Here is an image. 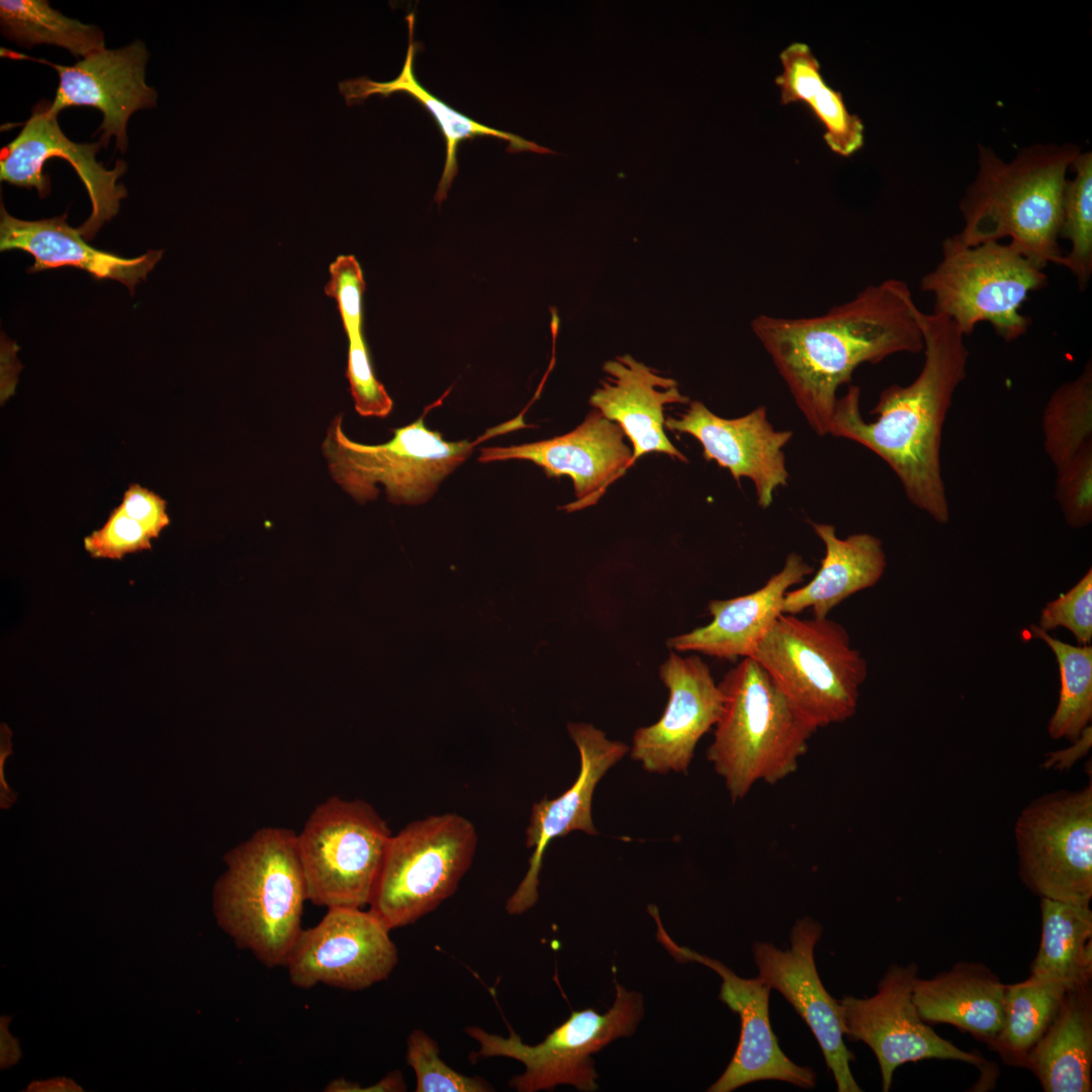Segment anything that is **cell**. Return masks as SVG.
I'll return each instance as SVG.
<instances>
[{"mask_svg": "<svg viewBox=\"0 0 1092 1092\" xmlns=\"http://www.w3.org/2000/svg\"><path fill=\"white\" fill-rule=\"evenodd\" d=\"M1029 633L1051 648L1060 669V699L1048 732L1053 739L1075 742L1092 719V647L1063 642L1035 624L1029 626Z\"/></svg>", "mask_w": 1092, "mask_h": 1092, "instance_id": "836d02e7", "label": "cell"}, {"mask_svg": "<svg viewBox=\"0 0 1092 1092\" xmlns=\"http://www.w3.org/2000/svg\"><path fill=\"white\" fill-rule=\"evenodd\" d=\"M11 1019L12 1017L3 1015L0 1018L1 1069H7L15 1065L21 1058L18 1039L14 1038L8 1031V1024Z\"/></svg>", "mask_w": 1092, "mask_h": 1092, "instance_id": "bcb514c9", "label": "cell"}, {"mask_svg": "<svg viewBox=\"0 0 1092 1092\" xmlns=\"http://www.w3.org/2000/svg\"><path fill=\"white\" fill-rule=\"evenodd\" d=\"M52 101H40L18 135L1 150L0 179L9 184L35 188L40 198L50 193L49 176L42 172L44 163L54 157L68 161L86 187L92 212L78 228L89 241L101 226L119 210L126 189L117 180L126 171L125 162L116 161L108 170L96 160L101 143H75L68 139L51 111Z\"/></svg>", "mask_w": 1092, "mask_h": 1092, "instance_id": "2e32d148", "label": "cell"}, {"mask_svg": "<svg viewBox=\"0 0 1092 1092\" xmlns=\"http://www.w3.org/2000/svg\"><path fill=\"white\" fill-rule=\"evenodd\" d=\"M647 910L656 923L657 941L676 962L699 963L716 972L722 980L719 999L740 1017L741 1032L735 1053L722 1075L707 1091L731 1092L765 1080L813 1088L816 1084L813 1069L791 1061L780 1048L772 1031L768 1013L770 989L758 977H739L718 960L677 944L663 927L658 908L650 905Z\"/></svg>", "mask_w": 1092, "mask_h": 1092, "instance_id": "9a60e30c", "label": "cell"}, {"mask_svg": "<svg viewBox=\"0 0 1092 1092\" xmlns=\"http://www.w3.org/2000/svg\"><path fill=\"white\" fill-rule=\"evenodd\" d=\"M391 832L361 800L331 797L296 834L308 901L329 908L369 905Z\"/></svg>", "mask_w": 1092, "mask_h": 1092, "instance_id": "8fae6325", "label": "cell"}, {"mask_svg": "<svg viewBox=\"0 0 1092 1092\" xmlns=\"http://www.w3.org/2000/svg\"><path fill=\"white\" fill-rule=\"evenodd\" d=\"M814 568L802 555L791 552L782 569L756 590L726 600H711L712 621L667 640L678 652H696L736 660L750 657L761 638L783 614L784 599L795 584L804 581Z\"/></svg>", "mask_w": 1092, "mask_h": 1092, "instance_id": "603a6c76", "label": "cell"}, {"mask_svg": "<svg viewBox=\"0 0 1092 1092\" xmlns=\"http://www.w3.org/2000/svg\"><path fill=\"white\" fill-rule=\"evenodd\" d=\"M1073 180H1067L1063 201L1060 238L1071 247L1064 254L1063 267L1076 278L1081 290L1092 274V155L1079 153L1072 162Z\"/></svg>", "mask_w": 1092, "mask_h": 1092, "instance_id": "d590c367", "label": "cell"}, {"mask_svg": "<svg viewBox=\"0 0 1092 1092\" xmlns=\"http://www.w3.org/2000/svg\"><path fill=\"white\" fill-rule=\"evenodd\" d=\"M823 932L811 917L799 918L790 933L791 945L782 949L757 941L752 952L758 978L778 990L807 1023L831 1071L838 1092H860L849 1064L853 1054L846 1048L837 1000L824 988L815 965L814 948Z\"/></svg>", "mask_w": 1092, "mask_h": 1092, "instance_id": "e0dca14e", "label": "cell"}, {"mask_svg": "<svg viewBox=\"0 0 1092 1092\" xmlns=\"http://www.w3.org/2000/svg\"><path fill=\"white\" fill-rule=\"evenodd\" d=\"M406 1088L402 1075L394 1071L386 1075L379 1082L368 1087L355 1086L351 1081L335 1079L328 1083L324 1091L327 1092H357V1091H404Z\"/></svg>", "mask_w": 1092, "mask_h": 1092, "instance_id": "ee69618b", "label": "cell"}, {"mask_svg": "<svg viewBox=\"0 0 1092 1092\" xmlns=\"http://www.w3.org/2000/svg\"><path fill=\"white\" fill-rule=\"evenodd\" d=\"M624 433L597 410L571 432L534 443L480 449L479 462L527 460L543 468L548 477L572 479L577 500L567 512L596 504L608 486L631 466L632 451Z\"/></svg>", "mask_w": 1092, "mask_h": 1092, "instance_id": "7402d4cb", "label": "cell"}, {"mask_svg": "<svg viewBox=\"0 0 1092 1092\" xmlns=\"http://www.w3.org/2000/svg\"><path fill=\"white\" fill-rule=\"evenodd\" d=\"M223 859L228 869L213 888L217 924L265 967H284L308 901L296 833L261 828Z\"/></svg>", "mask_w": 1092, "mask_h": 1092, "instance_id": "277c9868", "label": "cell"}, {"mask_svg": "<svg viewBox=\"0 0 1092 1092\" xmlns=\"http://www.w3.org/2000/svg\"><path fill=\"white\" fill-rule=\"evenodd\" d=\"M1091 982L1068 990L1053 1021L1028 1054L1025 1065L1046 1092H1089L1092 1088Z\"/></svg>", "mask_w": 1092, "mask_h": 1092, "instance_id": "f1b7e54d", "label": "cell"}, {"mask_svg": "<svg viewBox=\"0 0 1092 1092\" xmlns=\"http://www.w3.org/2000/svg\"><path fill=\"white\" fill-rule=\"evenodd\" d=\"M1069 989L1062 983L1031 977L1006 985L1003 1026L991 1048L1006 1062L1024 1066Z\"/></svg>", "mask_w": 1092, "mask_h": 1092, "instance_id": "1f68e13d", "label": "cell"}, {"mask_svg": "<svg viewBox=\"0 0 1092 1092\" xmlns=\"http://www.w3.org/2000/svg\"><path fill=\"white\" fill-rule=\"evenodd\" d=\"M659 675L669 692L665 710L635 731L630 756L648 772H687L698 742L721 715L723 696L699 655L671 651Z\"/></svg>", "mask_w": 1092, "mask_h": 1092, "instance_id": "ac0fdd59", "label": "cell"}, {"mask_svg": "<svg viewBox=\"0 0 1092 1092\" xmlns=\"http://www.w3.org/2000/svg\"><path fill=\"white\" fill-rule=\"evenodd\" d=\"M825 547L821 565L813 578L785 596L783 614L799 615L812 610L813 617L828 614L852 595L878 583L887 567L880 538L856 533L844 539L830 524L810 522Z\"/></svg>", "mask_w": 1092, "mask_h": 1092, "instance_id": "484cf974", "label": "cell"}, {"mask_svg": "<svg viewBox=\"0 0 1092 1092\" xmlns=\"http://www.w3.org/2000/svg\"><path fill=\"white\" fill-rule=\"evenodd\" d=\"M750 658L816 730L855 714L868 663L838 622L782 614Z\"/></svg>", "mask_w": 1092, "mask_h": 1092, "instance_id": "8992f818", "label": "cell"}, {"mask_svg": "<svg viewBox=\"0 0 1092 1092\" xmlns=\"http://www.w3.org/2000/svg\"><path fill=\"white\" fill-rule=\"evenodd\" d=\"M26 1091H83L73 1080L67 1078H54L47 1081L31 1082Z\"/></svg>", "mask_w": 1092, "mask_h": 1092, "instance_id": "7dc6e473", "label": "cell"}, {"mask_svg": "<svg viewBox=\"0 0 1092 1092\" xmlns=\"http://www.w3.org/2000/svg\"><path fill=\"white\" fill-rule=\"evenodd\" d=\"M67 215L24 220L10 215L1 203L0 250H21L34 258L29 273L76 267L85 270L96 280L111 279L121 282L133 295L135 285L145 280L161 260L162 250H149L134 258L90 246L78 228L66 220Z\"/></svg>", "mask_w": 1092, "mask_h": 1092, "instance_id": "d4e9b609", "label": "cell"}, {"mask_svg": "<svg viewBox=\"0 0 1092 1092\" xmlns=\"http://www.w3.org/2000/svg\"><path fill=\"white\" fill-rule=\"evenodd\" d=\"M363 273L352 255H340L330 265L325 292L336 299L347 337L362 333Z\"/></svg>", "mask_w": 1092, "mask_h": 1092, "instance_id": "b9f144b4", "label": "cell"}, {"mask_svg": "<svg viewBox=\"0 0 1092 1092\" xmlns=\"http://www.w3.org/2000/svg\"><path fill=\"white\" fill-rule=\"evenodd\" d=\"M1056 500L1066 523L1076 529L1092 521V444L1057 469Z\"/></svg>", "mask_w": 1092, "mask_h": 1092, "instance_id": "74e56055", "label": "cell"}, {"mask_svg": "<svg viewBox=\"0 0 1092 1092\" xmlns=\"http://www.w3.org/2000/svg\"><path fill=\"white\" fill-rule=\"evenodd\" d=\"M149 52L135 40L119 49H102L72 66L50 64L59 75L51 111L58 115L72 106H91L102 113L99 142L107 147L111 136L121 153L127 149V121L132 113L155 107L158 93L146 83Z\"/></svg>", "mask_w": 1092, "mask_h": 1092, "instance_id": "ffe728a7", "label": "cell"}, {"mask_svg": "<svg viewBox=\"0 0 1092 1092\" xmlns=\"http://www.w3.org/2000/svg\"><path fill=\"white\" fill-rule=\"evenodd\" d=\"M1075 745L1066 750H1061L1055 753H1051L1049 759L1045 760L1044 765L1046 767L1057 766L1059 768L1069 767L1074 761L1087 752L1091 746V726L1089 725L1083 731L1081 737L1076 740Z\"/></svg>", "mask_w": 1092, "mask_h": 1092, "instance_id": "f6af8a7d", "label": "cell"}, {"mask_svg": "<svg viewBox=\"0 0 1092 1092\" xmlns=\"http://www.w3.org/2000/svg\"><path fill=\"white\" fill-rule=\"evenodd\" d=\"M1049 632L1059 627L1068 629L1079 645H1090L1092 639V569L1066 594L1049 602L1040 611L1036 625Z\"/></svg>", "mask_w": 1092, "mask_h": 1092, "instance_id": "ab89813d", "label": "cell"}, {"mask_svg": "<svg viewBox=\"0 0 1092 1092\" xmlns=\"http://www.w3.org/2000/svg\"><path fill=\"white\" fill-rule=\"evenodd\" d=\"M348 340L346 376L356 412L363 417H387L392 411L393 401L374 374L362 333L349 336Z\"/></svg>", "mask_w": 1092, "mask_h": 1092, "instance_id": "f35d334b", "label": "cell"}, {"mask_svg": "<svg viewBox=\"0 0 1092 1092\" xmlns=\"http://www.w3.org/2000/svg\"><path fill=\"white\" fill-rule=\"evenodd\" d=\"M782 72L775 83L780 101L806 104L824 128L828 148L840 157H850L864 143L863 122L849 112L842 94L830 87L821 73V65L810 47L794 41L780 53Z\"/></svg>", "mask_w": 1092, "mask_h": 1092, "instance_id": "f546056e", "label": "cell"}, {"mask_svg": "<svg viewBox=\"0 0 1092 1092\" xmlns=\"http://www.w3.org/2000/svg\"><path fill=\"white\" fill-rule=\"evenodd\" d=\"M424 415L412 424L392 429V438L377 445L351 440L343 430L342 415L331 422L322 445L334 480L356 502L374 500L384 486L394 504L419 505L430 499L440 483L472 453L477 442L446 441L428 429Z\"/></svg>", "mask_w": 1092, "mask_h": 1092, "instance_id": "ba28073f", "label": "cell"}, {"mask_svg": "<svg viewBox=\"0 0 1092 1092\" xmlns=\"http://www.w3.org/2000/svg\"><path fill=\"white\" fill-rule=\"evenodd\" d=\"M118 509L141 523L154 539L170 524L167 502L138 483L130 484L124 491Z\"/></svg>", "mask_w": 1092, "mask_h": 1092, "instance_id": "7bdbcfd3", "label": "cell"}, {"mask_svg": "<svg viewBox=\"0 0 1092 1092\" xmlns=\"http://www.w3.org/2000/svg\"><path fill=\"white\" fill-rule=\"evenodd\" d=\"M476 845L474 825L456 813L407 824L389 839L369 910L390 930L416 923L454 894Z\"/></svg>", "mask_w": 1092, "mask_h": 1092, "instance_id": "9c48e42d", "label": "cell"}, {"mask_svg": "<svg viewBox=\"0 0 1092 1092\" xmlns=\"http://www.w3.org/2000/svg\"><path fill=\"white\" fill-rule=\"evenodd\" d=\"M609 375L589 399V404L616 423L631 441V466L641 456L664 453L687 462L664 433V405L687 403L675 380L660 376L630 355L605 363Z\"/></svg>", "mask_w": 1092, "mask_h": 1092, "instance_id": "cb8c5ba5", "label": "cell"}, {"mask_svg": "<svg viewBox=\"0 0 1092 1092\" xmlns=\"http://www.w3.org/2000/svg\"><path fill=\"white\" fill-rule=\"evenodd\" d=\"M910 288L887 279L827 312L800 318L756 316L751 328L818 435L829 434L837 390L863 363L923 351Z\"/></svg>", "mask_w": 1092, "mask_h": 1092, "instance_id": "6da1fadb", "label": "cell"}, {"mask_svg": "<svg viewBox=\"0 0 1092 1092\" xmlns=\"http://www.w3.org/2000/svg\"><path fill=\"white\" fill-rule=\"evenodd\" d=\"M918 967L891 966L868 998L837 1000L844 1035L874 1052L882 1074L883 1091L890 1090L896 1069L909 1062L937 1059L980 1066L984 1060L939 1036L919 1015L913 1001Z\"/></svg>", "mask_w": 1092, "mask_h": 1092, "instance_id": "5bb4252c", "label": "cell"}, {"mask_svg": "<svg viewBox=\"0 0 1092 1092\" xmlns=\"http://www.w3.org/2000/svg\"><path fill=\"white\" fill-rule=\"evenodd\" d=\"M389 931L369 909L329 908L300 931L284 966L289 980L301 989L324 984L347 991L384 981L398 961Z\"/></svg>", "mask_w": 1092, "mask_h": 1092, "instance_id": "4fadbf2b", "label": "cell"}, {"mask_svg": "<svg viewBox=\"0 0 1092 1092\" xmlns=\"http://www.w3.org/2000/svg\"><path fill=\"white\" fill-rule=\"evenodd\" d=\"M406 1063L416 1075V1092H488L493 1087L483 1078L463 1075L440 1057L437 1041L422 1029L406 1039Z\"/></svg>", "mask_w": 1092, "mask_h": 1092, "instance_id": "8d00e7d4", "label": "cell"}, {"mask_svg": "<svg viewBox=\"0 0 1092 1092\" xmlns=\"http://www.w3.org/2000/svg\"><path fill=\"white\" fill-rule=\"evenodd\" d=\"M1041 938L1031 964L1033 979L1068 988L1091 982L1092 912L1089 906L1041 898Z\"/></svg>", "mask_w": 1092, "mask_h": 1092, "instance_id": "4dcf8cb0", "label": "cell"}, {"mask_svg": "<svg viewBox=\"0 0 1092 1092\" xmlns=\"http://www.w3.org/2000/svg\"><path fill=\"white\" fill-rule=\"evenodd\" d=\"M1019 873L1040 898L1089 906L1092 898V786L1043 795L1014 826Z\"/></svg>", "mask_w": 1092, "mask_h": 1092, "instance_id": "7c38bea8", "label": "cell"}, {"mask_svg": "<svg viewBox=\"0 0 1092 1092\" xmlns=\"http://www.w3.org/2000/svg\"><path fill=\"white\" fill-rule=\"evenodd\" d=\"M1043 445L1056 470L1092 444V364L1057 387L1042 415Z\"/></svg>", "mask_w": 1092, "mask_h": 1092, "instance_id": "e575fe53", "label": "cell"}, {"mask_svg": "<svg viewBox=\"0 0 1092 1092\" xmlns=\"http://www.w3.org/2000/svg\"><path fill=\"white\" fill-rule=\"evenodd\" d=\"M0 24L6 38L25 48L57 46L76 58L105 48L99 27L65 16L46 0H1Z\"/></svg>", "mask_w": 1092, "mask_h": 1092, "instance_id": "d6a6232c", "label": "cell"}, {"mask_svg": "<svg viewBox=\"0 0 1092 1092\" xmlns=\"http://www.w3.org/2000/svg\"><path fill=\"white\" fill-rule=\"evenodd\" d=\"M616 997L605 1013L586 1008L572 1011L541 1042L525 1043L513 1029L510 1036L489 1033L478 1026L465 1032L479 1044L470 1058H510L523 1064L525 1071L514 1076L509 1085L518 1092L551 1091L558 1085H570L582 1092L599 1088V1074L593 1055L612 1041L630 1036L643 1017V998L616 982Z\"/></svg>", "mask_w": 1092, "mask_h": 1092, "instance_id": "30bf717a", "label": "cell"}, {"mask_svg": "<svg viewBox=\"0 0 1092 1092\" xmlns=\"http://www.w3.org/2000/svg\"><path fill=\"white\" fill-rule=\"evenodd\" d=\"M979 171L960 202L966 246L1009 242L1035 265L1063 266L1059 244L1066 174L1080 150L1036 145L1009 163L980 146Z\"/></svg>", "mask_w": 1092, "mask_h": 1092, "instance_id": "3957f363", "label": "cell"}, {"mask_svg": "<svg viewBox=\"0 0 1092 1092\" xmlns=\"http://www.w3.org/2000/svg\"><path fill=\"white\" fill-rule=\"evenodd\" d=\"M1048 284L1042 268L1010 243L964 245L956 235L941 246V259L920 281L933 297V311L971 335L980 323L992 326L1005 342L1022 337L1030 318L1021 306L1032 291Z\"/></svg>", "mask_w": 1092, "mask_h": 1092, "instance_id": "52a82bcc", "label": "cell"}, {"mask_svg": "<svg viewBox=\"0 0 1092 1092\" xmlns=\"http://www.w3.org/2000/svg\"><path fill=\"white\" fill-rule=\"evenodd\" d=\"M152 539L141 523L116 507L100 529L84 538V548L94 558L121 559L129 553L150 550Z\"/></svg>", "mask_w": 1092, "mask_h": 1092, "instance_id": "60d3db41", "label": "cell"}, {"mask_svg": "<svg viewBox=\"0 0 1092 1092\" xmlns=\"http://www.w3.org/2000/svg\"><path fill=\"white\" fill-rule=\"evenodd\" d=\"M405 19L408 26V46L404 64L398 76L388 82H374L367 77L348 79L339 83V89L347 105L359 104L373 94L388 97L395 92H404L432 113L446 142L444 170L435 194V200L438 203L446 199L448 190L458 172L456 152L458 146L465 140L476 136H493L509 143L507 151L510 153L556 154L550 149L525 140L520 135L472 120L426 90L419 83L414 73V61L419 46L418 42L414 41L415 13H410Z\"/></svg>", "mask_w": 1092, "mask_h": 1092, "instance_id": "83f0119b", "label": "cell"}, {"mask_svg": "<svg viewBox=\"0 0 1092 1092\" xmlns=\"http://www.w3.org/2000/svg\"><path fill=\"white\" fill-rule=\"evenodd\" d=\"M718 686L723 708L707 758L736 802L757 783L775 785L793 775L817 730L750 657Z\"/></svg>", "mask_w": 1092, "mask_h": 1092, "instance_id": "5b68a950", "label": "cell"}, {"mask_svg": "<svg viewBox=\"0 0 1092 1092\" xmlns=\"http://www.w3.org/2000/svg\"><path fill=\"white\" fill-rule=\"evenodd\" d=\"M567 730L579 752V772L564 793L553 799L544 798L532 806L526 846L534 850L524 879L507 901L506 910L512 915L522 914L536 904L544 853L552 840L576 830L588 835L599 833L592 816L595 789L605 774L629 751L627 744L610 740L604 731L592 724L570 722Z\"/></svg>", "mask_w": 1092, "mask_h": 1092, "instance_id": "d6986e66", "label": "cell"}, {"mask_svg": "<svg viewBox=\"0 0 1092 1092\" xmlns=\"http://www.w3.org/2000/svg\"><path fill=\"white\" fill-rule=\"evenodd\" d=\"M924 361L907 385L892 384L879 396L867 422L860 414V388L848 385L837 398L829 434L849 439L882 458L899 478L908 500L935 522L949 521L941 473L943 424L953 394L967 376L965 336L948 317L918 308Z\"/></svg>", "mask_w": 1092, "mask_h": 1092, "instance_id": "7a4b0ae2", "label": "cell"}, {"mask_svg": "<svg viewBox=\"0 0 1092 1092\" xmlns=\"http://www.w3.org/2000/svg\"><path fill=\"white\" fill-rule=\"evenodd\" d=\"M1006 984L982 965L960 964L932 979L917 978L913 1001L927 1023H947L990 1046L1004 1021Z\"/></svg>", "mask_w": 1092, "mask_h": 1092, "instance_id": "4316f807", "label": "cell"}, {"mask_svg": "<svg viewBox=\"0 0 1092 1092\" xmlns=\"http://www.w3.org/2000/svg\"><path fill=\"white\" fill-rule=\"evenodd\" d=\"M664 426L695 437L703 447V457L727 468L739 482L749 478L761 509L770 507L776 489L786 486L789 472L784 447L792 431H777L767 420L766 408L757 406L736 419L721 418L703 402L692 401L679 418H668Z\"/></svg>", "mask_w": 1092, "mask_h": 1092, "instance_id": "44dd1931", "label": "cell"}]
</instances>
